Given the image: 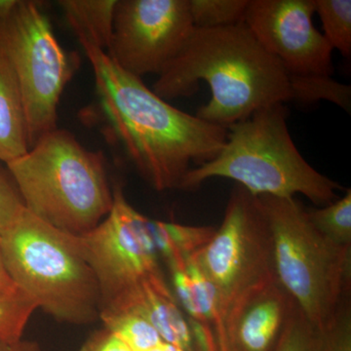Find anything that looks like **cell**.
<instances>
[{"instance_id":"cell-24","label":"cell","mask_w":351,"mask_h":351,"mask_svg":"<svg viewBox=\"0 0 351 351\" xmlns=\"http://www.w3.org/2000/svg\"><path fill=\"white\" fill-rule=\"evenodd\" d=\"M317 337V328L298 308L274 351H315Z\"/></svg>"},{"instance_id":"cell-16","label":"cell","mask_w":351,"mask_h":351,"mask_svg":"<svg viewBox=\"0 0 351 351\" xmlns=\"http://www.w3.org/2000/svg\"><path fill=\"white\" fill-rule=\"evenodd\" d=\"M149 228L158 252L167 267L184 263L213 237L212 226H191L149 219Z\"/></svg>"},{"instance_id":"cell-6","label":"cell","mask_w":351,"mask_h":351,"mask_svg":"<svg viewBox=\"0 0 351 351\" xmlns=\"http://www.w3.org/2000/svg\"><path fill=\"white\" fill-rule=\"evenodd\" d=\"M257 197L271 233L276 279L321 329L351 295V247L321 234L295 197Z\"/></svg>"},{"instance_id":"cell-2","label":"cell","mask_w":351,"mask_h":351,"mask_svg":"<svg viewBox=\"0 0 351 351\" xmlns=\"http://www.w3.org/2000/svg\"><path fill=\"white\" fill-rule=\"evenodd\" d=\"M200 82L209 85L211 99L196 117L226 129L263 108L292 100L287 71L243 23L195 27L152 90L168 101L193 96Z\"/></svg>"},{"instance_id":"cell-25","label":"cell","mask_w":351,"mask_h":351,"mask_svg":"<svg viewBox=\"0 0 351 351\" xmlns=\"http://www.w3.org/2000/svg\"><path fill=\"white\" fill-rule=\"evenodd\" d=\"M25 210L24 201L8 171L0 167V237L18 221Z\"/></svg>"},{"instance_id":"cell-29","label":"cell","mask_w":351,"mask_h":351,"mask_svg":"<svg viewBox=\"0 0 351 351\" xmlns=\"http://www.w3.org/2000/svg\"><path fill=\"white\" fill-rule=\"evenodd\" d=\"M19 0H0V20L5 19L12 12Z\"/></svg>"},{"instance_id":"cell-1","label":"cell","mask_w":351,"mask_h":351,"mask_svg":"<svg viewBox=\"0 0 351 351\" xmlns=\"http://www.w3.org/2000/svg\"><path fill=\"white\" fill-rule=\"evenodd\" d=\"M82 47L107 125L156 191L179 189L191 164L208 162L223 149L228 129L173 107L107 53Z\"/></svg>"},{"instance_id":"cell-11","label":"cell","mask_w":351,"mask_h":351,"mask_svg":"<svg viewBox=\"0 0 351 351\" xmlns=\"http://www.w3.org/2000/svg\"><path fill=\"white\" fill-rule=\"evenodd\" d=\"M314 0H249L243 24L289 75H331L332 46L313 22Z\"/></svg>"},{"instance_id":"cell-3","label":"cell","mask_w":351,"mask_h":351,"mask_svg":"<svg viewBox=\"0 0 351 351\" xmlns=\"http://www.w3.org/2000/svg\"><path fill=\"white\" fill-rule=\"evenodd\" d=\"M287 117L284 104H276L228 127L221 152L191 168L179 189L193 191L211 178H226L254 196L302 195L320 207L338 199L343 186L307 162L291 137Z\"/></svg>"},{"instance_id":"cell-21","label":"cell","mask_w":351,"mask_h":351,"mask_svg":"<svg viewBox=\"0 0 351 351\" xmlns=\"http://www.w3.org/2000/svg\"><path fill=\"white\" fill-rule=\"evenodd\" d=\"M195 29H217L243 23L249 0H189Z\"/></svg>"},{"instance_id":"cell-8","label":"cell","mask_w":351,"mask_h":351,"mask_svg":"<svg viewBox=\"0 0 351 351\" xmlns=\"http://www.w3.org/2000/svg\"><path fill=\"white\" fill-rule=\"evenodd\" d=\"M110 213L91 232L78 237L101 295L100 317L125 311L145 284H168L149 228L120 184L113 186Z\"/></svg>"},{"instance_id":"cell-15","label":"cell","mask_w":351,"mask_h":351,"mask_svg":"<svg viewBox=\"0 0 351 351\" xmlns=\"http://www.w3.org/2000/svg\"><path fill=\"white\" fill-rule=\"evenodd\" d=\"M117 0H60L58 4L82 46L107 52Z\"/></svg>"},{"instance_id":"cell-20","label":"cell","mask_w":351,"mask_h":351,"mask_svg":"<svg viewBox=\"0 0 351 351\" xmlns=\"http://www.w3.org/2000/svg\"><path fill=\"white\" fill-rule=\"evenodd\" d=\"M105 328L117 335L132 351H147L162 343L151 323L135 311L101 316Z\"/></svg>"},{"instance_id":"cell-19","label":"cell","mask_w":351,"mask_h":351,"mask_svg":"<svg viewBox=\"0 0 351 351\" xmlns=\"http://www.w3.org/2000/svg\"><path fill=\"white\" fill-rule=\"evenodd\" d=\"M314 10L319 16L324 34L332 46L345 57L351 54L350 0H314Z\"/></svg>"},{"instance_id":"cell-17","label":"cell","mask_w":351,"mask_h":351,"mask_svg":"<svg viewBox=\"0 0 351 351\" xmlns=\"http://www.w3.org/2000/svg\"><path fill=\"white\" fill-rule=\"evenodd\" d=\"M290 76L291 98L304 104L327 101L351 112V87L332 80L331 75Z\"/></svg>"},{"instance_id":"cell-18","label":"cell","mask_w":351,"mask_h":351,"mask_svg":"<svg viewBox=\"0 0 351 351\" xmlns=\"http://www.w3.org/2000/svg\"><path fill=\"white\" fill-rule=\"evenodd\" d=\"M314 228L332 243L351 247V189L343 197L320 208L306 209Z\"/></svg>"},{"instance_id":"cell-27","label":"cell","mask_w":351,"mask_h":351,"mask_svg":"<svg viewBox=\"0 0 351 351\" xmlns=\"http://www.w3.org/2000/svg\"><path fill=\"white\" fill-rule=\"evenodd\" d=\"M0 351H41L38 343L32 341H20L15 343H3L0 341Z\"/></svg>"},{"instance_id":"cell-13","label":"cell","mask_w":351,"mask_h":351,"mask_svg":"<svg viewBox=\"0 0 351 351\" xmlns=\"http://www.w3.org/2000/svg\"><path fill=\"white\" fill-rule=\"evenodd\" d=\"M127 311H135L149 321L165 343L184 351H196L191 321L184 317L169 284H145Z\"/></svg>"},{"instance_id":"cell-10","label":"cell","mask_w":351,"mask_h":351,"mask_svg":"<svg viewBox=\"0 0 351 351\" xmlns=\"http://www.w3.org/2000/svg\"><path fill=\"white\" fill-rule=\"evenodd\" d=\"M195 29L189 0H117L107 55L142 78L160 75Z\"/></svg>"},{"instance_id":"cell-23","label":"cell","mask_w":351,"mask_h":351,"mask_svg":"<svg viewBox=\"0 0 351 351\" xmlns=\"http://www.w3.org/2000/svg\"><path fill=\"white\" fill-rule=\"evenodd\" d=\"M315 351H351V295L343 300L332 319L318 329Z\"/></svg>"},{"instance_id":"cell-28","label":"cell","mask_w":351,"mask_h":351,"mask_svg":"<svg viewBox=\"0 0 351 351\" xmlns=\"http://www.w3.org/2000/svg\"><path fill=\"white\" fill-rule=\"evenodd\" d=\"M17 287L7 271L1 250H0V295L8 294V293L15 291Z\"/></svg>"},{"instance_id":"cell-14","label":"cell","mask_w":351,"mask_h":351,"mask_svg":"<svg viewBox=\"0 0 351 351\" xmlns=\"http://www.w3.org/2000/svg\"><path fill=\"white\" fill-rule=\"evenodd\" d=\"M29 149L22 94L0 32V162H10Z\"/></svg>"},{"instance_id":"cell-7","label":"cell","mask_w":351,"mask_h":351,"mask_svg":"<svg viewBox=\"0 0 351 351\" xmlns=\"http://www.w3.org/2000/svg\"><path fill=\"white\" fill-rule=\"evenodd\" d=\"M0 32L19 83L31 149L58 128L60 99L77 69V58L62 47L36 1L19 0L0 20Z\"/></svg>"},{"instance_id":"cell-26","label":"cell","mask_w":351,"mask_h":351,"mask_svg":"<svg viewBox=\"0 0 351 351\" xmlns=\"http://www.w3.org/2000/svg\"><path fill=\"white\" fill-rule=\"evenodd\" d=\"M80 351H132L130 348L107 328L95 332Z\"/></svg>"},{"instance_id":"cell-5","label":"cell","mask_w":351,"mask_h":351,"mask_svg":"<svg viewBox=\"0 0 351 351\" xmlns=\"http://www.w3.org/2000/svg\"><path fill=\"white\" fill-rule=\"evenodd\" d=\"M9 276L38 308L60 322L86 325L100 319L101 295L78 237L25 210L0 237Z\"/></svg>"},{"instance_id":"cell-9","label":"cell","mask_w":351,"mask_h":351,"mask_svg":"<svg viewBox=\"0 0 351 351\" xmlns=\"http://www.w3.org/2000/svg\"><path fill=\"white\" fill-rule=\"evenodd\" d=\"M193 258L218 295L221 324L216 341L233 304L276 277L271 233L257 196L237 184L221 226Z\"/></svg>"},{"instance_id":"cell-12","label":"cell","mask_w":351,"mask_h":351,"mask_svg":"<svg viewBox=\"0 0 351 351\" xmlns=\"http://www.w3.org/2000/svg\"><path fill=\"white\" fill-rule=\"evenodd\" d=\"M299 308L276 277L239 298L216 337L218 351H274Z\"/></svg>"},{"instance_id":"cell-30","label":"cell","mask_w":351,"mask_h":351,"mask_svg":"<svg viewBox=\"0 0 351 351\" xmlns=\"http://www.w3.org/2000/svg\"><path fill=\"white\" fill-rule=\"evenodd\" d=\"M147 351H184L181 350V348H178V346L171 345V343H165V341H162V343H159L158 346H154V348Z\"/></svg>"},{"instance_id":"cell-4","label":"cell","mask_w":351,"mask_h":351,"mask_svg":"<svg viewBox=\"0 0 351 351\" xmlns=\"http://www.w3.org/2000/svg\"><path fill=\"white\" fill-rule=\"evenodd\" d=\"M5 165L25 210L61 232L82 237L112 209L103 154L83 147L68 130L45 134Z\"/></svg>"},{"instance_id":"cell-22","label":"cell","mask_w":351,"mask_h":351,"mask_svg":"<svg viewBox=\"0 0 351 351\" xmlns=\"http://www.w3.org/2000/svg\"><path fill=\"white\" fill-rule=\"evenodd\" d=\"M38 309L31 298L16 289L0 295V341L15 343L23 335L32 314Z\"/></svg>"}]
</instances>
